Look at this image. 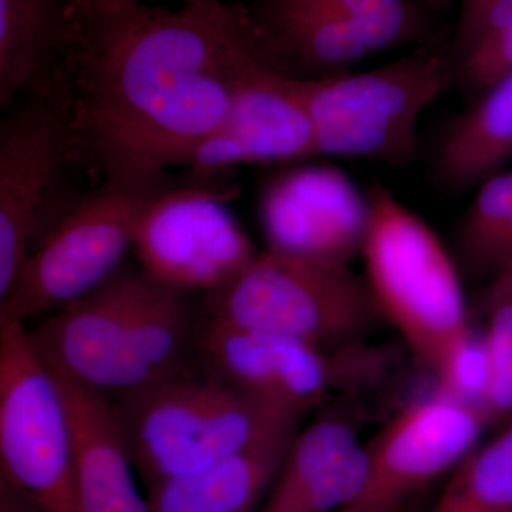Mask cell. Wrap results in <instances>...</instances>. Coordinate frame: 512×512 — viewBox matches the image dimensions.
Listing matches in <instances>:
<instances>
[{"mask_svg":"<svg viewBox=\"0 0 512 512\" xmlns=\"http://www.w3.org/2000/svg\"><path fill=\"white\" fill-rule=\"evenodd\" d=\"M77 40L50 104L97 184L150 192L217 128L252 60L247 9L74 0Z\"/></svg>","mask_w":512,"mask_h":512,"instance_id":"6da1fadb","label":"cell"},{"mask_svg":"<svg viewBox=\"0 0 512 512\" xmlns=\"http://www.w3.org/2000/svg\"><path fill=\"white\" fill-rule=\"evenodd\" d=\"M133 466L146 487L195 473L301 417L239 392L198 366L113 400Z\"/></svg>","mask_w":512,"mask_h":512,"instance_id":"7a4b0ae2","label":"cell"},{"mask_svg":"<svg viewBox=\"0 0 512 512\" xmlns=\"http://www.w3.org/2000/svg\"><path fill=\"white\" fill-rule=\"evenodd\" d=\"M366 197V284L380 315L437 376L471 335L456 265L436 232L389 188L375 183Z\"/></svg>","mask_w":512,"mask_h":512,"instance_id":"3957f363","label":"cell"},{"mask_svg":"<svg viewBox=\"0 0 512 512\" xmlns=\"http://www.w3.org/2000/svg\"><path fill=\"white\" fill-rule=\"evenodd\" d=\"M202 302L212 318L325 350L355 346L382 316L366 281L349 264L269 249Z\"/></svg>","mask_w":512,"mask_h":512,"instance_id":"277c9868","label":"cell"},{"mask_svg":"<svg viewBox=\"0 0 512 512\" xmlns=\"http://www.w3.org/2000/svg\"><path fill=\"white\" fill-rule=\"evenodd\" d=\"M453 74L451 49L426 46L369 72L298 82L318 156L406 164L416 153L421 114Z\"/></svg>","mask_w":512,"mask_h":512,"instance_id":"5b68a950","label":"cell"},{"mask_svg":"<svg viewBox=\"0 0 512 512\" xmlns=\"http://www.w3.org/2000/svg\"><path fill=\"white\" fill-rule=\"evenodd\" d=\"M0 466L43 511L82 512L66 399L20 320H0Z\"/></svg>","mask_w":512,"mask_h":512,"instance_id":"8992f818","label":"cell"},{"mask_svg":"<svg viewBox=\"0 0 512 512\" xmlns=\"http://www.w3.org/2000/svg\"><path fill=\"white\" fill-rule=\"evenodd\" d=\"M221 174L168 181L144 202L133 252L154 281L210 295L234 282L259 254L229 211L237 190Z\"/></svg>","mask_w":512,"mask_h":512,"instance_id":"52a82bcc","label":"cell"},{"mask_svg":"<svg viewBox=\"0 0 512 512\" xmlns=\"http://www.w3.org/2000/svg\"><path fill=\"white\" fill-rule=\"evenodd\" d=\"M154 191L97 184L77 198L47 231L0 301V320L25 322L59 311L109 281L133 251L138 214Z\"/></svg>","mask_w":512,"mask_h":512,"instance_id":"ba28073f","label":"cell"},{"mask_svg":"<svg viewBox=\"0 0 512 512\" xmlns=\"http://www.w3.org/2000/svg\"><path fill=\"white\" fill-rule=\"evenodd\" d=\"M77 165L66 123L49 101L26 100L0 124V301L57 221L64 170Z\"/></svg>","mask_w":512,"mask_h":512,"instance_id":"9c48e42d","label":"cell"},{"mask_svg":"<svg viewBox=\"0 0 512 512\" xmlns=\"http://www.w3.org/2000/svg\"><path fill=\"white\" fill-rule=\"evenodd\" d=\"M207 313V312H205ZM353 346L320 349L311 343L205 316L198 365L239 392L302 417L323 406L333 389L355 376Z\"/></svg>","mask_w":512,"mask_h":512,"instance_id":"30bf717a","label":"cell"},{"mask_svg":"<svg viewBox=\"0 0 512 512\" xmlns=\"http://www.w3.org/2000/svg\"><path fill=\"white\" fill-rule=\"evenodd\" d=\"M485 414L450 397L407 407L367 444V478L352 512H396L473 453Z\"/></svg>","mask_w":512,"mask_h":512,"instance_id":"8fae6325","label":"cell"},{"mask_svg":"<svg viewBox=\"0 0 512 512\" xmlns=\"http://www.w3.org/2000/svg\"><path fill=\"white\" fill-rule=\"evenodd\" d=\"M137 268L123 266L96 291L77 299L30 332L57 375L110 400L157 380L128 340L127 312Z\"/></svg>","mask_w":512,"mask_h":512,"instance_id":"7c38bea8","label":"cell"},{"mask_svg":"<svg viewBox=\"0 0 512 512\" xmlns=\"http://www.w3.org/2000/svg\"><path fill=\"white\" fill-rule=\"evenodd\" d=\"M259 220L269 251L348 264L362 249L369 202L339 168L305 165L266 184Z\"/></svg>","mask_w":512,"mask_h":512,"instance_id":"4fadbf2b","label":"cell"},{"mask_svg":"<svg viewBox=\"0 0 512 512\" xmlns=\"http://www.w3.org/2000/svg\"><path fill=\"white\" fill-rule=\"evenodd\" d=\"M318 156L315 128L298 82L252 57L224 119L195 148L191 174H220L238 164L282 163Z\"/></svg>","mask_w":512,"mask_h":512,"instance_id":"5bb4252c","label":"cell"},{"mask_svg":"<svg viewBox=\"0 0 512 512\" xmlns=\"http://www.w3.org/2000/svg\"><path fill=\"white\" fill-rule=\"evenodd\" d=\"M245 8L249 52L285 79L315 82L340 76L376 53L353 23L328 10L284 0H255Z\"/></svg>","mask_w":512,"mask_h":512,"instance_id":"9a60e30c","label":"cell"},{"mask_svg":"<svg viewBox=\"0 0 512 512\" xmlns=\"http://www.w3.org/2000/svg\"><path fill=\"white\" fill-rule=\"evenodd\" d=\"M366 478V447L357 443L355 417L330 409L296 431L259 512H342L355 503Z\"/></svg>","mask_w":512,"mask_h":512,"instance_id":"2e32d148","label":"cell"},{"mask_svg":"<svg viewBox=\"0 0 512 512\" xmlns=\"http://www.w3.org/2000/svg\"><path fill=\"white\" fill-rule=\"evenodd\" d=\"M74 0H0V107L52 101L77 40Z\"/></svg>","mask_w":512,"mask_h":512,"instance_id":"e0dca14e","label":"cell"},{"mask_svg":"<svg viewBox=\"0 0 512 512\" xmlns=\"http://www.w3.org/2000/svg\"><path fill=\"white\" fill-rule=\"evenodd\" d=\"M52 370V369H50ZM53 372V370H52ZM73 433L74 477L82 512H150L134 480L113 400L57 375Z\"/></svg>","mask_w":512,"mask_h":512,"instance_id":"ac0fdd59","label":"cell"},{"mask_svg":"<svg viewBox=\"0 0 512 512\" xmlns=\"http://www.w3.org/2000/svg\"><path fill=\"white\" fill-rule=\"evenodd\" d=\"M296 431L276 434L195 473L147 488L150 512H259Z\"/></svg>","mask_w":512,"mask_h":512,"instance_id":"d6986e66","label":"cell"},{"mask_svg":"<svg viewBox=\"0 0 512 512\" xmlns=\"http://www.w3.org/2000/svg\"><path fill=\"white\" fill-rule=\"evenodd\" d=\"M194 296L154 281L138 266L128 303V340L157 379L200 366L198 339L207 313L200 316Z\"/></svg>","mask_w":512,"mask_h":512,"instance_id":"ffe728a7","label":"cell"},{"mask_svg":"<svg viewBox=\"0 0 512 512\" xmlns=\"http://www.w3.org/2000/svg\"><path fill=\"white\" fill-rule=\"evenodd\" d=\"M512 157V76L487 90L444 134L434 170L441 187L464 191Z\"/></svg>","mask_w":512,"mask_h":512,"instance_id":"44dd1931","label":"cell"},{"mask_svg":"<svg viewBox=\"0 0 512 512\" xmlns=\"http://www.w3.org/2000/svg\"><path fill=\"white\" fill-rule=\"evenodd\" d=\"M430 512H512V427L458 464Z\"/></svg>","mask_w":512,"mask_h":512,"instance_id":"7402d4cb","label":"cell"},{"mask_svg":"<svg viewBox=\"0 0 512 512\" xmlns=\"http://www.w3.org/2000/svg\"><path fill=\"white\" fill-rule=\"evenodd\" d=\"M467 261L481 271L501 274L512 262V173L481 184L460 229Z\"/></svg>","mask_w":512,"mask_h":512,"instance_id":"603a6c76","label":"cell"},{"mask_svg":"<svg viewBox=\"0 0 512 512\" xmlns=\"http://www.w3.org/2000/svg\"><path fill=\"white\" fill-rule=\"evenodd\" d=\"M328 10L348 19L367 37L376 52L416 39L426 26L412 0H284Z\"/></svg>","mask_w":512,"mask_h":512,"instance_id":"cb8c5ba5","label":"cell"},{"mask_svg":"<svg viewBox=\"0 0 512 512\" xmlns=\"http://www.w3.org/2000/svg\"><path fill=\"white\" fill-rule=\"evenodd\" d=\"M491 383L485 413H512V288L493 289L487 336Z\"/></svg>","mask_w":512,"mask_h":512,"instance_id":"d4e9b609","label":"cell"},{"mask_svg":"<svg viewBox=\"0 0 512 512\" xmlns=\"http://www.w3.org/2000/svg\"><path fill=\"white\" fill-rule=\"evenodd\" d=\"M443 396L477 407L485 413L491 383V363L485 339L468 336L441 367Z\"/></svg>","mask_w":512,"mask_h":512,"instance_id":"484cf974","label":"cell"},{"mask_svg":"<svg viewBox=\"0 0 512 512\" xmlns=\"http://www.w3.org/2000/svg\"><path fill=\"white\" fill-rule=\"evenodd\" d=\"M461 82L474 90L494 87L512 76V26L468 53L457 63Z\"/></svg>","mask_w":512,"mask_h":512,"instance_id":"4316f807","label":"cell"},{"mask_svg":"<svg viewBox=\"0 0 512 512\" xmlns=\"http://www.w3.org/2000/svg\"><path fill=\"white\" fill-rule=\"evenodd\" d=\"M0 512H45L28 495L0 477Z\"/></svg>","mask_w":512,"mask_h":512,"instance_id":"83f0119b","label":"cell"},{"mask_svg":"<svg viewBox=\"0 0 512 512\" xmlns=\"http://www.w3.org/2000/svg\"><path fill=\"white\" fill-rule=\"evenodd\" d=\"M494 288H512V262L501 274H498L497 284Z\"/></svg>","mask_w":512,"mask_h":512,"instance_id":"f1b7e54d","label":"cell"},{"mask_svg":"<svg viewBox=\"0 0 512 512\" xmlns=\"http://www.w3.org/2000/svg\"><path fill=\"white\" fill-rule=\"evenodd\" d=\"M423 2L430 6H444L447 3L453 2V0H423Z\"/></svg>","mask_w":512,"mask_h":512,"instance_id":"f546056e","label":"cell"},{"mask_svg":"<svg viewBox=\"0 0 512 512\" xmlns=\"http://www.w3.org/2000/svg\"><path fill=\"white\" fill-rule=\"evenodd\" d=\"M183 5H194V3L210 2V0H178Z\"/></svg>","mask_w":512,"mask_h":512,"instance_id":"4dcf8cb0","label":"cell"},{"mask_svg":"<svg viewBox=\"0 0 512 512\" xmlns=\"http://www.w3.org/2000/svg\"><path fill=\"white\" fill-rule=\"evenodd\" d=\"M342 512H352V511H349V510H343Z\"/></svg>","mask_w":512,"mask_h":512,"instance_id":"1f68e13d","label":"cell"}]
</instances>
